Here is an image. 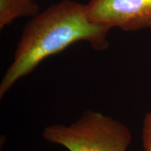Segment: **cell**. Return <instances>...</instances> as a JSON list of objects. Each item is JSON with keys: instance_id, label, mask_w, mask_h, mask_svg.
<instances>
[{"instance_id": "4", "label": "cell", "mask_w": 151, "mask_h": 151, "mask_svg": "<svg viewBox=\"0 0 151 151\" xmlns=\"http://www.w3.org/2000/svg\"><path fill=\"white\" fill-rule=\"evenodd\" d=\"M39 6L35 0H0V28L22 17L39 14Z\"/></svg>"}, {"instance_id": "5", "label": "cell", "mask_w": 151, "mask_h": 151, "mask_svg": "<svg viewBox=\"0 0 151 151\" xmlns=\"http://www.w3.org/2000/svg\"><path fill=\"white\" fill-rule=\"evenodd\" d=\"M142 143L144 151H151V111L145 117L143 122Z\"/></svg>"}, {"instance_id": "2", "label": "cell", "mask_w": 151, "mask_h": 151, "mask_svg": "<svg viewBox=\"0 0 151 151\" xmlns=\"http://www.w3.org/2000/svg\"><path fill=\"white\" fill-rule=\"evenodd\" d=\"M43 137L69 151H127L132 141L131 132L125 124L91 110L69 125L48 126Z\"/></svg>"}, {"instance_id": "1", "label": "cell", "mask_w": 151, "mask_h": 151, "mask_svg": "<svg viewBox=\"0 0 151 151\" xmlns=\"http://www.w3.org/2000/svg\"><path fill=\"white\" fill-rule=\"evenodd\" d=\"M111 29L92 23L85 5L73 0H62L32 18L24 26L11 62L0 83V98L19 79L32 73L43 60L65 50L72 43L84 41L95 50L109 47L107 35Z\"/></svg>"}, {"instance_id": "3", "label": "cell", "mask_w": 151, "mask_h": 151, "mask_svg": "<svg viewBox=\"0 0 151 151\" xmlns=\"http://www.w3.org/2000/svg\"><path fill=\"white\" fill-rule=\"evenodd\" d=\"M92 23L137 31L151 27V0H90L85 5Z\"/></svg>"}]
</instances>
